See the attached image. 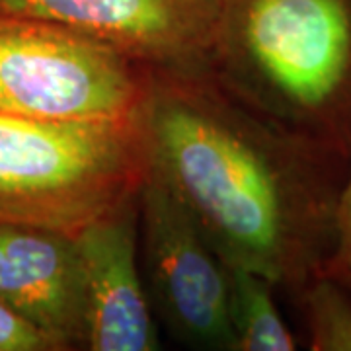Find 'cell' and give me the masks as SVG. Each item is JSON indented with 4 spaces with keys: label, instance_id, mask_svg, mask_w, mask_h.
<instances>
[{
    "label": "cell",
    "instance_id": "6da1fadb",
    "mask_svg": "<svg viewBox=\"0 0 351 351\" xmlns=\"http://www.w3.org/2000/svg\"><path fill=\"white\" fill-rule=\"evenodd\" d=\"M135 125L147 168L226 265L267 277L295 302L326 271L348 152L276 125L207 69H151Z\"/></svg>",
    "mask_w": 351,
    "mask_h": 351
},
{
    "label": "cell",
    "instance_id": "7a4b0ae2",
    "mask_svg": "<svg viewBox=\"0 0 351 351\" xmlns=\"http://www.w3.org/2000/svg\"><path fill=\"white\" fill-rule=\"evenodd\" d=\"M207 71L276 125L351 154V0H219Z\"/></svg>",
    "mask_w": 351,
    "mask_h": 351
},
{
    "label": "cell",
    "instance_id": "3957f363",
    "mask_svg": "<svg viewBox=\"0 0 351 351\" xmlns=\"http://www.w3.org/2000/svg\"><path fill=\"white\" fill-rule=\"evenodd\" d=\"M147 172L137 125L0 112V223L76 234L135 193Z\"/></svg>",
    "mask_w": 351,
    "mask_h": 351
},
{
    "label": "cell",
    "instance_id": "277c9868",
    "mask_svg": "<svg viewBox=\"0 0 351 351\" xmlns=\"http://www.w3.org/2000/svg\"><path fill=\"white\" fill-rule=\"evenodd\" d=\"M149 73L125 53L66 25L0 12V112L131 123Z\"/></svg>",
    "mask_w": 351,
    "mask_h": 351
},
{
    "label": "cell",
    "instance_id": "5b68a950",
    "mask_svg": "<svg viewBox=\"0 0 351 351\" xmlns=\"http://www.w3.org/2000/svg\"><path fill=\"white\" fill-rule=\"evenodd\" d=\"M137 201L141 258L154 313L184 346L234 351L226 263L186 205L149 168Z\"/></svg>",
    "mask_w": 351,
    "mask_h": 351
},
{
    "label": "cell",
    "instance_id": "8992f818",
    "mask_svg": "<svg viewBox=\"0 0 351 351\" xmlns=\"http://www.w3.org/2000/svg\"><path fill=\"white\" fill-rule=\"evenodd\" d=\"M0 12L66 25L149 69H207L219 0H0Z\"/></svg>",
    "mask_w": 351,
    "mask_h": 351
},
{
    "label": "cell",
    "instance_id": "52a82bcc",
    "mask_svg": "<svg viewBox=\"0 0 351 351\" xmlns=\"http://www.w3.org/2000/svg\"><path fill=\"white\" fill-rule=\"evenodd\" d=\"M137 191L75 234L84 271L90 351L160 348L154 308L138 263Z\"/></svg>",
    "mask_w": 351,
    "mask_h": 351
},
{
    "label": "cell",
    "instance_id": "ba28073f",
    "mask_svg": "<svg viewBox=\"0 0 351 351\" xmlns=\"http://www.w3.org/2000/svg\"><path fill=\"white\" fill-rule=\"evenodd\" d=\"M0 301L55 351L86 350V291L75 234L0 223Z\"/></svg>",
    "mask_w": 351,
    "mask_h": 351
},
{
    "label": "cell",
    "instance_id": "9c48e42d",
    "mask_svg": "<svg viewBox=\"0 0 351 351\" xmlns=\"http://www.w3.org/2000/svg\"><path fill=\"white\" fill-rule=\"evenodd\" d=\"M228 267V316L234 351H293L297 338L276 301L277 287L246 267Z\"/></svg>",
    "mask_w": 351,
    "mask_h": 351
},
{
    "label": "cell",
    "instance_id": "30bf717a",
    "mask_svg": "<svg viewBox=\"0 0 351 351\" xmlns=\"http://www.w3.org/2000/svg\"><path fill=\"white\" fill-rule=\"evenodd\" d=\"M306 348L313 351H351V293L326 274L316 277L297 299Z\"/></svg>",
    "mask_w": 351,
    "mask_h": 351
},
{
    "label": "cell",
    "instance_id": "8fae6325",
    "mask_svg": "<svg viewBox=\"0 0 351 351\" xmlns=\"http://www.w3.org/2000/svg\"><path fill=\"white\" fill-rule=\"evenodd\" d=\"M0 351H55L47 336L0 301Z\"/></svg>",
    "mask_w": 351,
    "mask_h": 351
},
{
    "label": "cell",
    "instance_id": "7c38bea8",
    "mask_svg": "<svg viewBox=\"0 0 351 351\" xmlns=\"http://www.w3.org/2000/svg\"><path fill=\"white\" fill-rule=\"evenodd\" d=\"M324 274L336 279L339 285H343L351 293V154L346 188H343L341 203H339L338 242H336V250L332 254Z\"/></svg>",
    "mask_w": 351,
    "mask_h": 351
}]
</instances>
